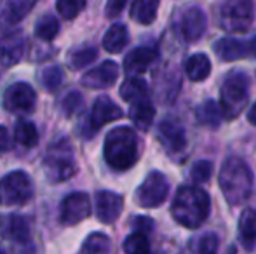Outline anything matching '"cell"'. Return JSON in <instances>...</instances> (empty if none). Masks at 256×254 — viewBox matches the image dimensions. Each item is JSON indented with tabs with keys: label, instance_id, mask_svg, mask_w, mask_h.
Segmentation results:
<instances>
[{
	"label": "cell",
	"instance_id": "83f0119b",
	"mask_svg": "<svg viewBox=\"0 0 256 254\" xmlns=\"http://www.w3.org/2000/svg\"><path fill=\"white\" fill-rule=\"evenodd\" d=\"M14 138H16V141L20 145L32 148V146H35L38 143V131L28 120H20L16 124V127H14Z\"/></svg>",
	"mask_w": 256,
	"mask_h": 254
},
{
	"label": "cell",
	"instance_id": "7a4b0ae2",
	"mask_svg": "<svg viewBox=\"0 0 256 254\" xmlns=\"http://www.w3.org/2000/svg\"><path fill=\"white\" fill-rule=\"evenodd\" d=\"M209 209H211V200L209 195L199 187H182L174 195L171 206V214L185 228H199L208 220Z\"/></svg>",
	"mask_w": 256,
	"mask_h": 254
},
{
	"label": "cell",
	"instance_id": "3957f363",
	"mask_svg": "<svg viewBox=\"0 0 256 254\" xmlns=\"http://www.w3.org/2000/svg\"><path fill=\"white\" fill-rule=\"evenodd\" d=\"M104 160L115 171H128L138 162L140 145L131 127H115L104 138Z\"/></svg>",
	"mask_w": 256,
	"mask_h": 254
},
{
	"label": "cell",
	"instance_id": "b9f144b4",
	"mask_svg": "<svg viewBox=\"0 0 256 254\" xmlns=\"http://www.w3.org/2000/svg\"><path fill=\"white\" fill-rule=\"evenodd\" d=\"M0 254H4V251H0Z\"/></svg>",
	"mask_w": 256,
	"mask_h": 254
},
{
	"label": "cell",
	"instance_id": "2e32d148",
	"mask_svg": "<svg viewBox=\"0 0 256 254\" xmlns=\"http://www.w3.org/2000/svg\"><path fill=\"white\" fill-rule=\"evenodd\" d=\"M118 78V64L114 61H103L100 66L89 70L82 77V84L89 89H106L114 85Z\"/></svg>",
	"mask_w": 256,
	"mask_h": 254
},
{
	"label": "cell",
	"instance_id": "60d3db41",
	"mask_svg": "<svg viewBox=\"0 0 256 254\" xmlns=\"http://www.w3.org/2000/svg\"><path fill=\"white\" fill-rule=\"evenodd\" d=\"M248 120H250L253 126H256V103L251 106V110L248 112Z\"/></svg>",
	"mask_w": 256,
	"mask_h": 254
},
{
	"label": "cell",
	"instance_id": "9c48e42d",
	"mask_svg": "<svg viewBox=\"0 0 256 254\" xmlns=\"http://www.w3.org/2000/svg\"><path fill=\"white\" fill-rule=\"evenodd\" d=\"M35 101H37V94H35L34 87L30 84H24V82H18V84H12L6 89L2 105L10 113H23L32 112Z\"/></svg>",
	"mask_w": 256,
	"mask_h": 254
},
{
	"label": "cell",
	"instance_id": "5b68a950",
	"mask_svg": "<svg viewBox=\"0 0 256 254\" xmlns=\"http://www.w3.org/2000/svg\"><path fill=\"white\" fill-rule=\"evenodd\" d=\"M74 146L68 139H58L48 148L44 157V173L51 183H63L75 174Z\"/></svg>",
	"mask_w": 256,
	"mask_h": 254
},
{
	"label": "cell",
	"instance_id": "603a6c76",
	"mask_svg": "<svg viewBox=\"0 0 256 254\" xmlns=\"http://www.w3.org/2000/svg\"><path fill=\"white\" fill-rule=\"evenodd\" d=\"M129 119H131V122L138 129L148 131V127L152 126V122L155 119L154 105L148 101V99L134 103V105H131V110H129Z\"/></svg>",
	"mask_w": 256,
	"mask_h": 254
},
{
	"label": "cell",
	"instance_id": "cb8c5ba5",
	"mask_svg": "<svg viewBox=\"0 0 256 254\" xmlns=\"http://www.w3.org/2000/svg\"><path fill=\"white\" fill-rule=\"evenodd\" d=\"M6 235L12 242H18V244H28L32 239L30 225H28V221L24 220L23 216L12 214V216H9V220H7Z\"/></svg>",
	"mask_w": 256,
	"mask_h": 254
},
{
	"label": "cell",
	"instance_id": "f35d334b",
	"mask_svg": "<svg viewBox=\"0 0 256 254\" xmlns=\"http://www.w3.org/2000/svg\"><path fill=\"white\" fill-rule=\"evenodd\" d=\"M126 7V2L124 0H112V2L106 3V7H104V12H106L108 17H115L118 16V14L122 12V9Z\"/></svg>",
	"mask_w": 256,
	"mask_h": 254
},
{
	"label": "cell",
	"instance_id": "30bf717a",
	"mask_svg": "<svg viewBox=\"0 0 256 254\" xmlns=\"http://www.w3.org/2000/svg\"><path fill=\"white\" fill-rule=\"evenodd\" d=\"M91 214V200L84 192H75L64 197L61 202L60 211V220L63 225L72 227V225H78L82 220Z\"/></svg>",
	"mask_w": 256,
	"mask_h": 254
},
{
	"label": "cell",
	"instance_id": "d6986e66",
	"mask_svg": "<svg viewBox=\"0 0 256 254\" xmlns=\"http://www.w3.org/2000/svg\"><path fill=\"white\" fill-rule=\"evenodd\" d=\"M118 92H120V98L124 99V101L134 105V103L148 99L146 98V96H148V84H146L142 77H129V78H126L124 84L120 85V91Z\"/></svg>",
	"mask_w": 256,
	"mask_h": 254
},
{
	"label": "cell",
	"instance_id": "9a60e30c",
	"mask_svg": "<svg viewBox=\"0 0 256 254\" xmlns=\"http://www.w3.org/2000/svg\"><path fill=\"white\" fill-rule=\"evenodd\" d=\"M122 207H124V199L118 193L103 190L96 195V214L104 225L115 223L120 216Z\"/></svg>",
	"mask_w": 256,
	"mask_h": 254
},
{
	"label": "cell",
	"instance_id": "e575fe53",
	"mask_svg": "<svg viewBox=\"0 0 256 254\" xmlns=\"http://www.w3.org/2000/svg\"><path fill=\"white\" fill-rule=\"evenodd\" d=\"M220 249V237L214 232H206L200 235L199 242H197V253L199 254H216Z\"/></svg>",
	"mask_w": 256,
	"mask_h": 254
},
{
	"label": "cell",
	"instance_id": "f546056e",
	"mask_svg": "<svg viewBox=\"0 0 256 254\" xmlns=\"http://www.w3.org/2000/svg\"><path fill=\"white\" fill-rule=\"evenodd\" d=\"M38 78H40V84L46 91L54 92L60 89L61 82H63V71H61L60 66H48L40 71Z\"/></svg>",
	"mask_w": 256,
	"mask_h": 254
},
{
	"label": "cell",
	"instance_id": "e0dca14e",
	"mask_svg": "<svg viewBox=\"0 0 256 254\" xmlns=\"http://www.w3.org/2000/svg\"><path fill=\"white\" fill-rule=\"evenodd\" d=\"M24 52V38L21 33H10L0 40V64L14 66L21 61Z\"/></svg>",
	"mask_w": 256,
	"mask_h": 254
},
{
	"label": "cell",
	"instance_id": "4dcf8cb0",
	"mask_svg": "<svg viewBox=\"0 0 256 254\" xmlns=\"http://www.w3.org/2000/svg\"><path fill=\"white\" fill-rule=\"evenodd\" d=\"M98 52H96L94 47H82L77 49V51L70 52V58H68V63L74 70H82L88 64H91L96 59Z\"/></svg>",
	"mask_w": 256,
	"mask_h": 254
},
{
	"label": "cell",
	"instance_id": "8992f818",
	"mask_svg": "<svg viewBox=\"0 0 256 254\" xmlns=\"http://www.w3.org/2000/svg\"><path fill=\"white\" fill-rule=\"evenodd\" d=\"M254 21V3L250 0H230L220 9V26L228 33H244Z\"/></svg>",
	"mask_w": 256,
	"mask_h": 254
},
{
	"label": "cell",
	"instance_id": "6da1fadb",
	"mask_svg": "<svg viewBox=\"0 0 256 254\" xmlns=\"http://www.w3.org/2000/svg\"><path fill=\"white\" fill-rule=\"evenodd\" d=\"M222 193L230 206H240L253 192L254 178L251 167L239 157H230L223 162L218 174Z\"/></svg>",
	"mask_w": 256,
	"mask_h": 254
},
{
	"label": "cell",
	"instance_id": "ffe728a7",
	"mask_svg": "<svg viewBox=\"0 0 256 254\" xmlns=\"http://www.w3.org/2000/svg\"><path fill=\"white\" fill-rule=\"evenodd\" d=\"M128 42H129L128 28H126L124 24L117 23V24H112L106 30V33H104V37H103V47L106 52L117 54V52L124 51Z\"/></svg>",
	"mask_w": 256,
	"mask_h": 254
},
{
	"label": "cell",
	"instance_id": "d4e9b609",
	"mask_svg": "<svg viewBox=\"0 0 256 254\" xmlns=\"http://www.w3.org/2000/svg\"><path fill=\"white\" fill-rule=\"evenodd\" d=\"M157 0H136L131 5V17L140 24H152L157 17Z\"/></svg>",
	"mask_w": 256,
	"mask_h": 254
},
{
	"label": "cell",
	"instance_id": "5bb4252c",
	"mask_svg": "<svg viewBox=\"0 0 256 254\" xmlns=\"http://www.w3.org/2000/svg\"><path fill=\"white\" fill-rule=\"evenodd\" d=\"M122 117H124V112H122V108L117 103L112 101L108 96H100L94 101V105H92L89 126H91L92 132H96L98 129H102L104 124L114 122V120H118V119H122Z\"/></svg>",
	"mask_w": 256,
	"mask_h": 254
},
{
	"label": "cell",
	"instance_id": "4316f807",
	"mask_svg": "<svg viewBox=\"0 0 256 254\" xmlns=\"http://www.w3.org/2000/svg\"><path fill=\"white\" fill-rule=\"evenodd\" d=\"M110 249H112L110 239L104 234L94 232V234H91L84 241L78 254H110Z\"/></svg>",
	"mask_w": 256,
	"mask_h": 254
},
{
	"label": "cell",
	"instance_id": "836d02e7",
	"mask_svg": "<svg viewBox=\"0 0 256 254\" xmlns=\"http://www.w3.org/2000/svg\"><path fill=\"white\" fill-rule=\"evenodd\" d=\"M212 176V162L209 160H197L190 169V178L196 185L208 183Z\"/></svg>",
	"mask_w": 256,
	"mask_h": 254
},
{
	"label": "cell",
	"instance_id": "7c38bea8",
	"mask_svg": "<svg viewBox=\"0 0 256 254\" xmlns=\"http://www.w3.org/2000/svg\"><path fill=\"white\" fill-rule=\"evenodd\" d=\"M158 139L169 155L183 153L186 148V132L174 120H162L158 124Z\"/></svg>",
	"mask_w": 256,
	"mask_h": 254
},
{
	"label": "cell",
	"instance_id": "4fadbf2b",
	"mask_svg": "<svg viewBox=\"0 0 256 254\" xmlns=\"http://www.w3.org/2000/svg\"><path fill=\"white\" fill-rule=\"evenodd\" d=\"M206 26H208L206 12L197 5L188 7L180 19V31H182L183 38L190 44H194L202 37L206 33Z\"/></svg>",
	"mask_w": 256,
	"mask_h": 254
},
{
	"label": "cell",
	"instance_id": "484cf974",
	"mask_svg": "<svg viewBox=\"0 0 256 254\" xmlns=\"http://www.w3.org/2000/svg\"><path fill=\"white\" fill-rule=\"evenodd\" d=\"M222 110H220V105L214 99H206L202 105H199V108H197V120H199L200 126L216 129L222 122Z\"/></svg>",
	"mask_w": 256,
	"mask_h": 254
},
{
	"label": "cell",
	"instance_id": "8fae6325",
	"mask_svg": "<svg viewBox=\"0 0 256 254\" xmlns=\"http://www.w3.org/2000/svg\"><path fill=\"white\" fill-rule=\"evenodd\" d=\"M212 49H214V52L220 56V59L225 63L237 61V59L246 58V56L256 58V37L248 42L237 40V38H232V37L220 38V40H216V44L212 45Z\"/></svg>",
	"mask_w": 256,
	"mask_h": 254
},
{
	"label": "cell",
	"instance_id": "277c9868",
	"mask_svg": "<svg viewBox=\"0 0 256 254\" xmlns=\"http://www.w3.org/2000/svg\"><path fill=\"white\" fill-rule=\"evenodd\" d=\"M250 99V77L244 71L234 70L225 77L222 84L220 110L223 119L232 120L240 115Z\"/></svg>",
	"mask_w": 256,
	"mask_h": 254
},
{
	"label": "cell",
	"instance_id": "ba28073f",
	"mask_svg": "<svg viewBox=\"0 0 256 254\" xmlns=\"http://www.w3.org/2000/svg\"><path fill=\"white\" fill-rule=\"evenodd\" d=\"M169 195V183L168 178L158 171H152L148 176L145 178L140 188L136 190V204L146 209H154L158 207Z\"/></svg>",
	"mask_w": 256,
	"mask_h": 254
},
{
	"label": "cell",
	"instance_id": "f1b7e54d",
	"mask_svg": "<svg viewBox=\"0 0 256 254\" xmlns=\"http://www.w3.org/2000/svg\"><path fill=\"white\" fill-rule=\"evenodd\" d=\"M58 31H60V23L54 14H46L35 24V35L44 42H51L58 35Z\"/></svg>",
	"mask_w": 256,
	"mask_h": 254
},
{
	"label": "cell",
	"instance_id": "1f68e13d",
	"mask_svg": "<svg viewBox=\"0 0 256 254\" xmlns=\"http://www.w3.org/2000/svg\"><path fill=\"white\" fill-rule=\"evenodd\" d=\"M126 254H150V242L145 235L132 234L122 244Z\"/></svg>",
	"mask_w": 256,
	"mask_h": 254
},
{
	"label": "cell",
	"instance_id": "ab89813d",
	"mask_svg": "<svg viewBox=\"0 0 256 254\" xmlns=\"http://www.w3.org/2000/svg\"><path fill=\"white\" fill-rule=\"evenodd\" d=\"M10 145H12V139L9 136V131L4 126H0V153L10 150Z\"/></svg>",
	"mask_w": 256,
	"mask_h": 254
},
{
	"label": "cell",
	"instance_id": "74e56055",
	"mask_svg": "<svg viewBox=\"0 0 256 254\" xmlns=\"http://www.w3.org/2000/svg\"><path fill=\"white\" fill-rule=\"evenodd\" d=\"M132 227H134L136 234H142L146 237V234L154 230V221L146 216H138V218H134V221H132Z\"/></svg>",
	"mask_w": 256,
	"mask_h": 254
},
{
	"label": "cell",
	"instance_id": "8d00e7d4",
	"mask_svg": "<svg viewBox=\"0 0 256 254\" xmlns=\"http://www.w3.org/2000/svg\"><path fill=\"white\" fill-rule=\"evenodd\" d=\"M82 106V94L80 92H70L63 99V112L66 117H72L75 112H78Z\"/></svg>",
	"mask_w": 256,
	"mask_h": 254
},
{
	"label": "cell",
	"instance_id": "d6a6232c",
	"mask_svg": "<svg viewBox=\"0 0 256 254\" xmlns=\"http://www.w3.org/2000/svg\"><path fill=\"white\" fill-rule=\"evenodd\" d=\"M239 230L244 242L256 241V211H244L242 216H240Z\"/></svg>",
	"mask_w": 256,
	"mask_h": 254
},
{
	"label": "cell",
	"instance_id": "7402d4cb",
	"mask_svg": "<svg viewBox=\"0 0 256 254\" xmlns=\"http://www.w3.org/2000/svg\"><path fill=\"white\" fill-rule=\"evenodd\" d=\"M185 73L192 82L206 80L209 77V73H211V61H209V58L202 54V52H197V54L190 56L186 59Z\"/></svg>",
	"mask_w": 256,
	"mask_h": 254
},
{
	"label": "cell",
	"instance_id": "ac0fdd59",
	"mask_svg": "<svg viewBox=\"0 0 256 254\" xmlns=\"http://www.w3.org/2000/svg\"><path fill=\"white\" fill-rule=\"evenodd\" d=\"M155 58H157L155 49L145 47V45H143V47H136V49H132L128 56H126L124 70L128 71L129 75L143 73V71H146L150 66H152Z\"/></svg>",
	"mask_w": 256,
	"mask_h": 254
},
{
	"label": "cell",
	"instance_id": "52a82bcc",
	"mask_svg": "<svg viewBox=\"0 0 256 254\" xmlns=\"http://www.w3.org/2000/svg\"><path fill=\"white\" fill-rule=\"evenodd\" d=\"M34 195V183L23 171H12L0 181V202L4 206H21Z\"/></svg>",
	"mask_w": 256,
	"mask_h": 254
},
{
	"label": "cell",
	"instance_id": "44dd1931",
	"mask_svg": "<svg viewBox=\"0 0 256 254\" xmlns=\"http://www.w3.org/2000/svg\"><path fill=\"white\" fill-rule=\"evenodd\" d=\"M35 2H28V0H12L2 5V12H0V19L7 24H16L34 9Z\"/></svg>",
	"mask_w": 256,
	"mask_h": 254
},
{
	"label": "cell",
	"instance_id": "d590c367",
	"mask_svg": "<svg viewBox=\"0 0 256 254\" xmlns=\"http://www.w3.org/2000/svg\"><path fill=\"white\" fill-rule=\"evenodd\" d=\"M86 7V2L82 0H60L56 3V9L64 19H74L78 12Z\"/></svg>",
	"mask_w": 256,
	"mask_h": 254
}]
</instances>
